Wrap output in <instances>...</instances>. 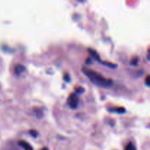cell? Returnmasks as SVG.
Masks as SVG:
<instances>
[{"instance_id": "3", "label": "cell", "mask_w": 150, "mask_h": 150, "mask_svg": "<svg viewBox=\"0 0 150 150\" xmlns=\"http://www.w3.org/2000/svg\"><path fill=\"white\" fill-rule=\"evenodd\" d=\"M25 70H26V67L23 65H22V64H17L15 67V73L17 76H19L21 73H23V72H25Z\"/></svg>"}, {"instance_id": "6", "label": "cell", "mask_w": 150, "mask_h": 150, "mask_svg": "<svg viewBox=\"0 0 150 150\" xmlns=\"http://www.w3.org/2000/svg\"><path fill=\"white\" fill-rule=\"evenodd\" d=\"M125 150H137L136 149V147L135 146V145L133 144V143L130 142V143L127 144L126 145L125 148Z\"/></svg>"}, {"instance_id": "11", "label": "cell", "mask_w": 150, "mask_h": 150, "mask_svg": "<svg viewBox=\"0 0 150 150\" xmlns=\"http://www.w3.org/2000/svg\"><path fill=\"white\" fill-rule=\"evenodd\" d=\"M137 62H138V59H135L134 61H132L131 64H133L134 65H136V64H137Z\"/></svg>"}, {"instance_id": "1", "label": "cell", "mask_w": 150, "mask_h": 150, "mask_svg": "<svg viewBox=\"0 0 150 150\" xmlns=\"http://www.w3.org/2000/svg\"><path fill=\"white\" fill-rule=\"evenodd\" d=\"M82 71L83 73L87 76L88 79L94 83V84L97 85V86H100V87H110L112 86L113 81L111 79H108L103 76L100 73H97L96 71L91 69L86 68V67H83L82 68Z\"/></svg>"}, {"instance_id": "12", "label": "cell", "mask_w": 150, "mask_h": 150, "mask_svg": "<svg viewBox=\"0 0 150 150\" xmlns=\"http://www.w3.org/2000/svg\"><path fill=\"white\" fill-rule=\"evenodd\" d=\"M40 150H49V149H48V147H43L42 149H40Z\"/></svg>"}, {"instance_id": "5", "label": "cell", "mask_w": 150, "mask_h": 150, "mask_svg": "<svg viewBox=\"0 0 150 150\" xmlns=\"http://www.w3.org/2000/svg\"><path fill=\"white\" fill-rule=\"evenodd\" d=\"M111 112H117V113H125V109L124 108H110L108 109Z\"/></svg>"}, {"instance_id": "8", "label": "cell", "mask_w": 150, "mask_h": 150, "mask_svg": "<svg viewBox=\"0 0 150 150\" xmlns=\"http://www.w3.org/2000/svg\"><path fill=\"white\" fill-rule=\"evenodd\" d=\"M76 92L79 94H81L84 92V89L83 87H79L78 89H76Z\"/></svg>"}, {"instance_id": "9", "label": "cell", "mask_w": 150, "mask_h": 150, "mask_svg": "<svg viewBox=\"0 0 150 150\" xmlns=\"http://www.w3.org/2000/svg\"><path fill=\"white\" fill-rule=\"evenodd\" d=\"M145 83H146V86H149V76H146V80H145Z\"/></svg>"}, {"instance_id": "4", "label": "cell", "mask_w": 150, "mask_h": 150, "mask_svg": "<svg viewBox=\"0 0 150 150\" xmlns=\"http://www.w3.org/2000/svg\"><path fill=\"white\" fill-rule=\"evenodd\" d=\"M18 145L20 146H21L24 150H34L33 148L32 147V146L29 143L25 142V141H19Z\"/></svg>"}, {"instance_id": "7", "label": "cell", "mask_w": 150, "mask_h": 150, "mask_svg": "<svg viewBox=\"0 0 150 150\" xmlns=\"http://www.w3.org/2000/svg\"><path fill=\"white\" fill-rule=\"evenodd\" d=\"M29 133H30L31 136H33V137H35V138L37 137L38 135V133L35 130H31L30 131H29Z\"/></svg>"}, {"instance_id": "10", "label": "cell", "mask_w": 150, "mask_h": 150, "mask_svg": "<svg viewBox=\"0 0 150 150\" xmlns=\"http://www.w3.org/2000/svg\"><path fill=\"white\" fill-rule=\"evenodd\" d=\"M64 79L67 82L70 81V76H69V75H68V76H67V75H65V76H64Z\"/></svg>"}, {"instance_id": "2", "label": "cell", "mask_w": 150, "mask_h": 150, "mask_svg": "<svg viewBox=\"0 0 150 150\" xmlns=\"http://www.w3.org/2000/svg\"><path fill=\"white\" fill-rule=\"evenodd\" d=\"M67 103H68V105L70 108H72V109L77 108L79 104V99L77 95L75 93L71 94L67 99Z\"/></svg>"}]
</instances>
